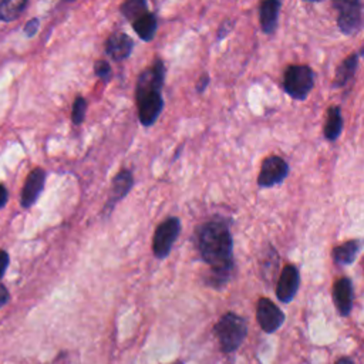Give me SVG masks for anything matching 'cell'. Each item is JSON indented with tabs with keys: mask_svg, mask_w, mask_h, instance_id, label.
I'll return each mask as SVG.
<instances>
[{
	"mask_svg": "<svg viewBox=\"0 0 364 364\" xmlns=\"http://www.w3.org/2000/svg\"><path fill=\"white\" fill-rule=\"evenodd\" d=\"M357 64H358V54H351L347 58H344L343 63L336 70L334 85L336 87L346 85L353 78V75L357 70Z\"/></svg>",
	"mask_w": 364,
	"mask_h": 364,
	"instance_id": "ac0fdd59",
	"label": "cell"
},
{
	"mask_svg": "<svg viewBox=\"0 0 364 364\" xmlns=\"http://www.w3.org/2000/svg\"><path fill=\"white\" fill-rule=\"evenodd\" d=\"M333 301L341 316L350 314L353 304V286L348 277H341L334 283Z\"/></svg>",
	"mask_w": 364,
	"mask_h": 364,
	"instance_id": "7c38bea8",
	"label": "cell"
},
{
	"mask_svg": "<svg viewBox=\"0 0 364 364\" xmlns=\"http://www.w3.org/2000/svg\"><path fill=\"white\" fill-rule=\"evenodd\" d=\"M164 78H165V68L161 60H156L149 68L141 73L138 82H136V91L135 97H139L146 92L158 91L161 92L162 85H164Z\"/></svg>",
	"mask_w": 364,
	"mask_h": 364,
	"instance_id": "9c48e42d",
	"label": "cell"
},
{
	"mask_svg": "<svg viewBox=\"0 0 364 364\" xmlns=\"http://www.w3.org/2000/svg\"><path fill=\"white\" fill-rule=\"evenodd\" d=\"M306 1H320V0H306Z\"/></svg>",
	"mask_w": 364,
	"mask_h": 364,
	"instance_id": "4dcf8cb0",
	"label": "cell"
},
{
	"mask_svg": "<svg viewBox=\"0 0 364 364\" xmlns=\"http://www.w3.org/2000/svg\"><path fill=\"white\" fill-rule=\"evenodd\" d=\"M314 85V73L307 65H289L284 71L283 87L294 100H304Z\"/></svg>",
	"mask_w": 364,
	"mask_h": 364,
	"instance_id": "3957f363",
	"label": "cell"
},
{
	"mask_svg": "<svg viewBox=\"0 0 364 364\" xmlns=\"http://www.w3.org/2000/svg\"><path fill=\"white\" fill-rule=\"evenodd\" d=\"M87 111V101L82 97H78L73 105V122L74 124H81Z\"/></svg>",
	"mask_w": 364,
	"mask_h": 364,
	"instance_id": "7402d4cb",
	"label": "cell"
},
{
	"mask_svg": "<svg viewBox=\"0 0 364 364\" xmlns=\"http://www.w3.org/2000/svg\"><path fill=\"white\" fill-rule=\"evenodd\" d=\"M95 74L101 80H104V81L109 80V77H111V67H109V64L107 61H97V64H95Z\"/></svg>",
	"mask_w": 364,
	"mask_h": 364,
	"instance_id": "603a6c76",
	"label": "cell"
},
{
	"mask_svg": "<svg viewBox=\"0 0 364 364\" xmlns=\"http://www.w3.org/2000/svg\"><path fill=\"white\" fill-rule=\"evenodd\" d=\"M230 28H232V21H225V23L220 26V30H219V33H218V40L223 38V37L230 31Z\"/></svg>",
	"mask_w": 364,
	"mask_h": 364,
	"instance_id": "4316f807",
	"label": "cell"
},
{
	"mask_svg": "<svg viewBox=\"0 0 364 364\" xmlns=\"http://www.w3.org/2000/svg\"><path fill=\"white\" fill-rule=\"evenodd\" d=\"M27 0H1L0 1V20L11 21L16 20L24 10Z\"/></svg>",
	"mask_w": 364,
	"mask_h": 364,
	"instance_id": "ffe728a7",
	"label": "cell"
},
{
	"mask_svg": "<svg viewBox=\"0 0 364 364\" xmlns=\"http://www.w3.org/2000/svg\"><path fill=\"white\" fill-rule=\"evenodd\" d=\"M358 247H360L358 240H348V242H344L343 245L334 247L333 249L334 262L341 266L351 264L358 253Z\"/></svg>",
	"mask_w": 364,
	"mask_h": 364,
	"instance_id": "d6986e66",
	"label": "cell"
},
{
	"mask_svg": "<svg viewBox=\"0 0 364 364\" xmlns=\"http://www.w3.org/2000/svg\"><path fill=\"white\" fill-rule=\"evenodd\" d=\"M256 316L262 330L266 333L276 331L283 324L284 320L283 311L272 300L266 297L259 299L256 306Z\"/></svg>",
	"mask_w": 364,
	"mask_h": 364,
	"instance_id": "52a82bcc",
	"label": "cell"
},
{
	"mask_svg": "<svg viewBox=\"0 0 364 364\" xmlns=\"http://www.w3.org/2000/svg\"><path fill=\"white\" fill-rule=\"evenodd\" d=\"M287 173H289V165L283 158L277 155L267 156L262 164V168L257 176V185L260 188H272L283 182Z\"/></svg>",
	"mask_w": 364,
	"mask_h": 364,
	"instance_id": "8992f818",
	"label": "cell"
},
{
	"mask_svg": "<svg viewBox=\"0 0 364 364\" xmlns=\"http://www.w3.org/2000/svg\"><path fill=\"white\" fill-rule=\"evenodd\" d=\"M134 30L138 34V37L144 41H149L154 38L156 33V18L152 13H145L136 20L132 21Z\"/></svg>",
	"mask_w": 364,
	"mask_h": 364,
	"instance_id": "2e32d148",
	"label": "cell"
},
{
	"mask_svg": "<svg viewBox=\"0 0 364 364\" xmlns=\"http://www.w3.org/2000/svg\"><path fill=\"white\" fill-rule=\"evenodd\" d=\"M200 257L210 266L213 276L225 282L233 267V240L226 222L220 218L203 223L196 233Z\"/></svg>",
	"mask_w": 364,
	"mask_h": 364,
	"instance_id": "6da1fadb",
	"label": "cell"
},
{
	"mask_svg": "<svg viewBox=\"0 0 364 364\" xmlns=\"http://www.w3.org/2000/svg\"><path fill=\"white\" fill-rule=\"evenodd\" d=\"M334 364H354V363H353V360L348 358V357H341V358H338Z\"/></svg>",
	"mask_w": 364,
	"mask_h": 364,
	"instance_id": "f546056e",
	"label": "cell"
},
{
	"mask_svg": "<svg viewBox=\"0 0 364 364\" xmlns=\"http://www.w3.org/2000/svg\"><path fill=\"white\" fill-rule=\"evenodd\" d=\"M9 255L4 250H0V277L4 274L7 266H9Z\"/></svg>",
	"mask_w": 364,
	"mask_h": 364,
	"instance_id": "d4e9b609",
	"label": "cell"
},
{
	"mask_svg": "<svg viewBox=\"0 0 364 364\" xmlns=\"http://www.w3.org/2000/svg\"><path fill=\"white\" fill-rule=\"evenodd\" d=\"M7 198H9V195H7V191H6V188H4L3 185H0V208H3V206L6 205V202H7Z\"/></svg>",
	"mask_w": 364,
	"mask_h": 364,
	"instance_id": "f1b7e54d",
	"label": "cell"
},
{
	"mask_svg": "<svg viewBox=\"0 0 364 364\" xmlns=\"http://www.w3.org/2000/svg\"><path fill=\"white\" fill-rule=\"evenodd\" d=\"M209 81H210V78H209V75H206V74H203L200 78H199V81H198V84H196V91L198 92H203L205 91V88L208 87V84H209Z\"/></svg>",
	"mask_w": 364,
	"mask_h": 364,
	"instance_id": "484cf974",
	"label": "cell"
},
{
	"mask_svg": "<svg viewBox=\"0 0 364 364\" xmlns=\"http://www.w3.org/2000/svg\"><path fill=\"white\" fill-rule=\"evenodd\" d=\"M343 129V119L338 107H330L326 115L324 124V136L328 141H336Z\"/></svg>",
	"mask_w": 364,
	"mask_h": 364,
	"instance_id": "e0dca14e",
	"label": "cell"
},
{
	"mask_svg": "<svg viewBox=\"0 0 364 364\" xmlns=\"http://www.w3.org/2000/svg\"><path fill=\"white\" fill-rule=\"evenodd\" d=\"M132 186V173L127 169L118 172L115 178L112 179L111 185V192L108 198V206L112 208L118 200H121L131 189Z\"/></svg>",
	"mask_w": 364,
	"mask_h": 364,
	"instance_id": "5bb4252c",
	"label": "cell"
},
{
	"mask_svg": "<svg viewBox=\"0 0 364 364\" xmlns=\"http://www.w3.org/2000/svg\"><path fill=\"white\" fill-rule=\"evenodd\" d=\"M300 284V274L296 266L287 264L283 267L277 286H276V296L282 303H290L296 296Z\"/></svg>",
	"mask_w": 364,
	"mask_h": 364,
	"instance_id": "30bf717a",
	"label": "cell"
},
{
	"mask_svg": "<svg viewBox=\"0 0 364 364\" xmlns=\"http://www.w3.org/2000/svg\"><path fill=\"white\" fill-rule=\"evenodd\" d=\"M136 104L139 121L145 127L152 125L164 108V100L161 97V92L158 91L146 92L136 97Z\"/></svg>",
	"mask_w": 364,
	"mask_h": 364,
	"instance_id": "ba28073f",
	"label": "cell"
},
{
	"mask_svg": "<svg viewBox=\"0 0 364 364\" xmlns=\"http://www.w3.org/2000/svg\"><path fill=\"white\" fill-rule=\"evenodd\" d=\"M70 1H73V0H70Z\"/></svg>",
	"mask_w": 364,
	"mask_h": 364,
	"instance_id": "1f68e13d",
	"label": "cell"
},
{
	"mask_svg": "<svg viewBox=\"0 0 364 364\" xmlns=\"http://www.w3.org/2000/svg\"><path fill=\"white\" fill-rule=\"evenodd\" d=\"M179 232L181 222L178 218H168L156 228L152 239V252L158 259H164L169 255Z\"/></svg>",
	"mask_w": 364,
	"mask_h": 364,
	"instance_id": "277c9868",
	"label": "cell"
},
{
	"mask_svg": "<svg viewBox=\"0 0 364 364\" xmlns=\"http://www.w3.org/2000/svg\"><path fill=\"white\" fill-rule=\"evenodd\" d=\"M215 334L219 340L223 353L235 351L245 340L247 334L246 321L236 313L223 314L215 324Z\"/></svg>",
	"mask_w": 364,
	"mask_h": 364,
	"instance_id": "7a4b0ae2",
	"label": "cell"
},
{
	"mask_svg": "<svg viewBox=\"0 0 364 364\" xmlns=\"http://www.w3.org/2000/svg\"><path fill=\"white\" fill-rule=\"evenodd\" d=\"M333 3L337 9V26L341 33H355L361 21L360 0H333Z\"/></svg>",
	"mask_w": 364,
	"mask_h": 364,
	"instance_id": "5b68a950",
	"label": "cell"
},
{
	"mask_svg": "<svg viewBox=\"0 0 364 364\" xmlns=\"http://www.w3.org/2000/svg\"><path fill=\"white\" fill-rule=\"evenodd\" d=\"M44 181L46 173L41 168H37L28 173L21 191V205L24 208H30L37 200L44 188Z\"/></svg>",
	"mask_w": 364,
	"mask_h": 364,
	"instance_id": "8fae6325",
	"label": "cell"
},
{
	"mask_svg": "<svg viewBox=\"0 0 364 364\" xmlns=\"http://www.w3.org/2000/svg\"><path fill=\"white\" fill-rule=\"evenodd\" d=\"M132 40L124 34V33H114L108 37L105 43V50L109 57H112L115 61L125 60L132 50Z\"/></svg>",
	"mask_w": 364,
	"mask_h": 364,
	"instance_id": "4fadbf2b",
	"label": "cell"
},
{
	"mask_svg": "<svg viewBox=\"0 0 364 364\" xmlns=\"http://www.w3.org/2000/svg\"><path fill=\"white\" fill-rule=\"evenodd\" d=\"M38 26H40V20L38 18H31L27 21V24L24 26V33L27 37H33L37 30H38Z\"/></svg>",
	"mask_w": 364,
	"mask_h": 364,
	"instance_id": "cb8c5ba5",
	"label": "cell"
},
{
	"mask_svg": "<svg viewBox=\"0 0 364 364\" xmlns=\"http://www.w3.org/2000/svg\"><path fill=\"white\" fill-rule=\"evenodd\" d=\"M10 299V294H9V290L0 283V307H3Z\"/></svg>",
	"mask_w": 364,
	"mask_h": 364,
	"instance_id": "83f0119b",
	"label": "cell"
},
{
	"mask_svg": "<svg viewBox=\"0 0 364 364\" xmlns=\"http://www.w3.org/2000/svg\"><path fill=\"white\" fill-rule=\"evenodd\" d=\"M122 14L128 18V20H136L138 17H141L142 14L148 13L146 10V1L145 0H127L122 7H121Z\"/></svg>",
	"mask_w": 364,
	"mask_h": 364,
	"instance_id": "44dd1931",
	"label": "cell"
},
{
	"mask_svg": "<svg viewBox=\"0 0 364 364\" xmlns=\"http://www.w3.org/2000/svg\"><path fill=\"white\" fill-rule=\"evenodd\" d=\"M280 3L279 0H263L260 3V24L264 33H273L277 27Z\"/></svg>",
	"mask_w": 364,
	"mask_h": 364,
	"instance_id": "9a60e30c",
	"label": "cell"
}]
</instances>
